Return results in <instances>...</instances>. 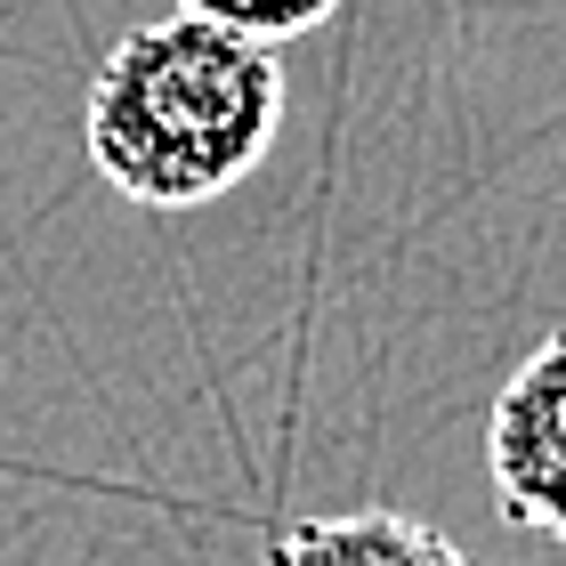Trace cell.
<instances>
[{
    "label": "cell",
    "mask_w": 566,
    "mask_h": 566,
    "mask_svg": "<svg viewBox=\"0 0 566 566\" xmlns=\"http://www.w3.org/2000/svg\"><path fill=\"white\" fill-rule=\"evenodd\" d=\"M170 9H187L202 24H227V33H251V41H300V33H316V24L340 9V0H170Z\"/></svg>",
    "instance_id": "obj_4"
},
{
    "label": "cell",
    "mask_w": 566,
    "mask_h": 566,
    "mask_svg": "<svg viewBox=\"0 0 566 566\" xmlns=\"http://www.w3.org/2000/svg\"><path fill=\"white\" fill-rule=\"evenodd\" d=\"M268 566H478V558L405 510H340V518L283 526Z\"/></svg>",
    "instance_id": "obj_3"
},
{
    "label": "cell",
    "mask_w": 566,
    "mask_h": 566,
    "mask_svg": "<svg viewBox=\"0 0 566 566\" xmlns=\"http://www.w3.org/2000/svg\"><path fill=\"white\" fill-rule=\"evenodd\" d=\"M283 57L251 33L170 9L106 49L90 82V170L138 211H202L235 195L283 138Z\"/></svg>",
    "instance_id": "obj_1"
},
{
    "label": "cell",
    "mask_w": 566,
    "mask_h": 566,
    "mask_svg": "<svg viewBox=\"0 0 566 566\" xmlns=\"http://www.w3.org/2000/svg\"><path fill=\"white\" fill-rule=\"evenodd\" d=\"M485 478L510 526L566 543V324L526 348V365L502 380L485 421Z\"/></svg>",
    "instance_id": "obj_2"
}]
</instances>
